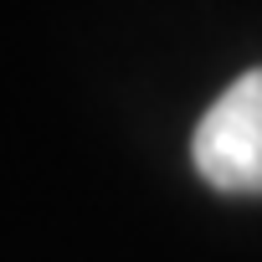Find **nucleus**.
I'll return each mask as SVG.
<instances>
[{
	"label": "nucleus",
	"instance_id": "nucleus-1",
	"mask_svg": "<svg viewBox=\"0 0 262 262\" xmlns=\"http://www.w3.org/2000/svg\"><path fill=\"white\" fill-rule=\"evenodd\" d=\"M195 175L226 195H262V67L242 72L195 123Z\"/></svg>",
	"mask_w": 262,
	"mask_h": 262
}]
</instances>
